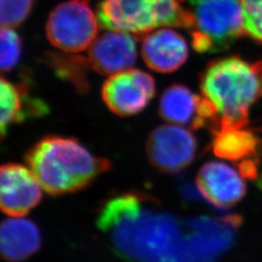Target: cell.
Instances as JSON below:
<instances>
[{"label":"cell","instance_id":"cell-15","mask_svg":"<svg viewBox=\"0 0 262 262\" xmlns=\"http://www.w3.org/2000/svg\"><path fill=\"white\" fill-rule=\"evenodd\" d=\"M260 141L255 134L244 128L219 126L212 130L211 148L217 158L239 162L258 159Z\"/></svg>","mask_w":262,"mask_h":262},{"label":"cell","instance_id":"cell-8","mask_svg":"<svg viewBox=\"0 0 262 262\" xmlns=\"http://www.w3.org/2000/svg\"><path fill=\"white\" fill-rule=\"evenodd\" d=\"M159 116L166 122L196 130L219 125L215 108L201 94H193L187 85L171 84L160 97Z\"/></svg>","mask_w":262,"mask_h":262},{"label":"cell","instance_id":"cell-11","mask_svg":"<svg viewBox=\"0 0 262 262\" xmlns=\"http://www.w3.org/2000/svg\"><path fill=\"white\" fill-rule=\"evenodd\" d=\"M137 58L136 41L129 33L108 30L89 50V62L95 72L114 75L130 69Z\"/></svg>","mask_w":262,"mask_h":262},{"label":"cell","instance_id":"cell-5","mask_svg":"<svg viewBox=\"0 0 262 262\" xmlns=\"http://www.w3.org/2000/svg\"><path fill=\"white\" fill-rule=\"evenodd\" d=\"M98 26L90 0H67L50 14L46 34L54 47L76 54L91 47L97 36Z\"/></svg>","mask_w":262,"mask_h":262},{"label":"cell","instance_id":"cell-17","mask_svg":"<svg viewBox=\"0 0 262 262\" xmlns=\"http://www.w3.org/2000/svg\"><path fill=\"white\" fill-rule=\"evenodd\" d=\"M0 47V68L2 72H8L19 62L21 54V39L13 28H2Z\"/></svg>","mask_w":262,"mask_h":262},{"label":"cell","instance_id":"cell-18","mask_svg":"<svg viewBox=\"0 0 262 262\" xmlns=\"http://www.w3.org/2000/svg\"><path fill=\"white\" fill-rule=\"evenodd\" d=\"M34 0H0V24L2 28H15L27 19Z\"/></svg>","mask_w":262,"mask_h":262},{"label":"cell","instance_id":"cell-13","mask_svg":"<svg viewBox=\"0 0 262 262\" xmlns=\"http://www.w3.org/2000/svg\"><path fill=\"white\" fill-rule=\"evenodd\" d=\"M0 128L4 137L12 124L28 119L44 117L49 112L47 104L40 98L31 96L24 84H14L1 78L0 81Z\"/></svg>","mask_w":262,"mask_h":262},{"label":"cell","instance_id":"cell-9","mask_svg":"<svg viewBox=\"0 0 262 262\" xmlns=\"http://www.w3.org/2000/svg\"><path fill=\"white\" fill-rule=\"evenodd\" d=\"M42 187L33 172L18 163L0 169V206L4 214L19 217L41 202Z\"/></svg>","mask_w":262,"mask_h":262},{"label":"cell","instance_id":"cell-3","mask_svg":"<svg viewBox=\"0 0 262 262\" xmlns=\"http://www.w3.org/2000/svg\"><path fill=\"white\" fill-rule=\"evenodd\" d=\"M186 0H104L97 6V19L104 29L133 34L140 39L159 27L190 29Z\"/></svg>","mask_w":262,"mask_h":262},{"label":"cell","instance_id":"cell-1","mask_svg":"<svg viewBox=\"0 0 262 262\" xmlns=\"http://www.w3.org/2000/svg\"><path fill=\"white\" fill-rule=\"evenodd\" d=\"M42 188L53 196L84 189L111 169L110 160L93 155L73 138L46 136L26 155Z\"/></svg>","mask_w":262,"mask_h":262},{"label":"cell","instance_id":"cell-10","mask_svg":"<svg viewBox=\"0 0 262 262\" xmlns=\"http://www.w3.org/2000/svg\"><path fill=\"white\" fill-rule=\"evenodd\" d=\"M196 186L199 193L220 209L237 205L247 191L240 171L222 161H209L199 169Z\"/></svg>","mask_w":262,"mask_h":262},{"label":"cell","instance_id":"cell-19","mask_svg":"<svg viewBox=\"0 0 262 262\" xmlns=\"http://www.w3.org/2000/svg\"><path fill=\"white\" fill-rule=\"evenodd\" d=\"M243 10L245 31L262 44V0H240Z\"/></svg>","mask_w":262,"mask_h":262},{"label":"cell","instance_id":"cell-14","mask_svg":"<svg viewBox=\"0 0 262 262\" xmlns=\"http://www.w3.org/2000/svg\"><path fill=\"white\" fill-rule=\"evenodd\" d=\"M0 240L1 256L8 262L28 259L37 253L42 243L37 225L21 216L7 219L2 223Z\"/></svg>","mask_w":262,"mask_h":262},{"label":"cell","instance_id":"cell-12","mask_svg":"<svg viewBox=\"0 0 262 262\" xmlns=\"http://www.w3.org/2000/svg\"><path fill=\"white\" fill-rule=\"evenodd\" d=\"M141 54L151 70L172 73L187 61L188 47L183 35L165 28L151 31L143 37Z\"/></svg>","mask_w":262,"mask_h":262},{"label":"cell","instance_id":"cell-16","mask_svg":"<svg viewBox=\"0 0 262 262\" xmlns=\"http://www.w3.org/2000/svg\"><path fill=\"white\" fill-rule=\"evenodd\" d=\"M49 63L60 79L75 85L80 92H86L90 88L86 78V61L82 56L51 54Z\"/></svg>","mask_w":262,"mask_h":262},{"label":"cell","instance_id":"cell-7","mask_svg":"<svg viewBox=\"0 0 262 262\" xmlns=\"http://www.w3.org/2000/svg\"><path fill=\"white\" fill-rule=\"evenodd\" d=\"M104 103L120 117L142 112L156 94L155 79L139 69H128L109 77L102 86Z\"/></svg>","mask_w":262,"mask_h":262},{"label":"cell","instance_id":"cell-6","mask_svg":"<svg viewBox=\"0 0 262 262\" xmlns=\"http://www.w3.org/2000/svg\"><path fill=\"white\" fill-rule=\"evenodd\" d=\"M197 150L195 136L180 125H160L150 132L147 141L150 164L167 174L187 168L195 159Z\"/></svg>","mask_w":262,"mask_h":262},{"label":"cell","instance_id":"cell-2","mask_svg":"<svg viewBox=\"0 0 262 262\" xmlns=\"http://www.w3.org/2000/svg\"><path fill=\"white\" fill-rule=\"evenodd\" d=\"M200 90L215 108L216 127L244 128L252 106L262 97V61L235 56L215 59L200 75Z\"/></svg>","mask_w":262,"mask_h":262},{"label":"cell","instance_id":"cell-4","mask_svg":"<svg viewBox=\"0 0 262 262\" xmlns=\"http://www.w3.org/2000/svg\"><path fill=\"white\" fill-rule=\"evenodd\" d=\"M191 45L198 53L229 49L246 33L240 0H188Z\"/></svg>","mask_w":262,"mask_h":262}]
</instances>
